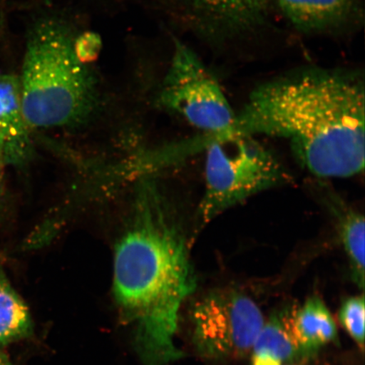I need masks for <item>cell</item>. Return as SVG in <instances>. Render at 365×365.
<instances>
[{"mask_svg":"<svg viewBox=\"0 0 365 365\" xmlns=\"http://www.w3.org/2000/svg\"><path fill=\"white\" fill-rule=\"evenodd\" d=\"M323 202L335 219L342 246L349 259L353 280L364 287V217L331 192L322 195Z\"/></svg>","mask_w":365,"mask_h":365,"instance_id":"obj_10","label":"cell"},{"mask_svg":"<svg viewBox=\"0 0 365 365\" xmlns=\"http://www.w3.org/2000/svg\"><path fill=\"white\" fill-rule=\"evenodd\" d=\"M205 192L200 227L251 196L289 182L290 175L254 135L230 134L205 141Z\"/></svg>","mask_w":365,"mask_h":365,"instance_id":"obj_4","label":"cell"},{"mask_svg":"<svg viewBox=\"0 0 365 365\" xmlns=\"http://www.w3.org/2000/svg\"><path fill=\"white\" fill-rule=\"evenodd\" d=\"M364 297H349L341 303L339 318L344 330L363 351L364 349Z\"/></svg>","mask_w":365,"mask_h":365,"instance_id":"obj_14","label":"cell"},{"mask_svg":"<svg viewBox=\"0 0 365 365\" xmlns=\"http://www.w3.org/2000/svg\"><path fill=\"white\" fill-rule=\"evenodd\" d=\"M132 210L114 249V298L143 364L168 365L182 356L175 339L182 304L195 289V273L156 187L143 185Z\"/></svg>","mask_w":365,"mask_h":365,"instance_id":"obj_2","label":"cell"},{"mask_svg":"<svg viewBox=\"0 0 365 365\" xmlns=\"http://www.w3.org/2000/svg\"><path fill=\"white\" fill-rule=\"evenodd\" d=\"M74 39L54 20L41 21L29 34L19 81L30 130L76 125L94 110L97 80L77 59Z\"/></svg>","mask_w":365,"mask_h":365,"instance_id":"obj_3","label":"cell"},{"mask_svg":"<svg viewBox=\"0 0 365 365\" xmlns=\"http://www.w3.org/2000/svg\"><path fill=\"white\" fill-rule=\"evenodd\" d=\"M198 10L217 25L244 29L262 16L267 0H193Z\"/></svg>","mask_w":365,"mask_h":365,"instance_id":"obj_13","label":"cell"},{"mask_svg":"<svg viewBox=\"0 0 365 365\" xmlns=\"http://www.w3.org/2000/svg\"><path fill=\"white\" fill-rule=\"evenodd\" d=\"M191 340L200 357L231 361L252 350L264 318L250 296L235 289L208 292L190 312Z\"/></svg>","mask_w":365,"mask_h":365,"instance_id":"obj_5","label":"cell"},{"mask_svg":"<svg viewBox=\"0 0 365 365\" xmlns=\"http://www.w3.org/2000/svg\"><path fill=\"white\" fill-rule=\"evenodd\" d=\"M159 101L208 136L230 129L236 113L218 81L192 49L175 41Z\"/></svg>","mask_w":365,"mask_h":365,"instance_id":"obj_6","label":"cell"},{"mask_svg":"<svg viewBox=\"0 0 365 365\" xmlns=\"http://www.w3.org/2000/svg\"><path fill=\"white\" fill-rule=\"evenodd\" d=\"M30 128L23 115L19 77L0 74V152L7 166L30 157Z\"/></svg>","mask_w":365,"mask_h":365,"instance_id":"obj_7","label":"cell"},{"mask_svg":"<svg viewBox=\"0 0 365 365\" xmlns=\"http://www.w3.org/2000/svg\"><path fill=\"white\" fill-rule=\"evenodd\" d=\"M284 16L297 29L319 31L348 20L358 0H277Z\"/></svg>","mask_w":365,"mask_h":365,"instance_id":"obj_9","label":"cell"},{"mask_svg":"<svg viewBox=\"0 0 365 365\" xmlns=\"http://www.w3.org/2000/svg\"><path fill=\"white\" fill-rule=\"evenodd\" d=\"M254 356H262L282 364L305 360L292 335L287 308L264 321L252 348Z\"/></svg>","mask_w":365,"mask_h":365,"instance_id":"obj_11","label":"cell"},{"mask_svg":"<svg viewBox=\"0 0 365 365\" xmlns=\"http://www.w3.org/2000/svg\"><path fill=\"white\" fill-rule=\"evenodd\" d=\"M287 319L304 359L312 358L323 346L337 340L335 319L318 296L310 297L301 307L287 308Z\"/></svg>","mask_w":365,"mask_h":365,"instance_id":"obj_8","label":"cell"},{"mask_svg":"<svg viewBox=\"0 0 365 365\" xmlns=\"http://www.w3.org/2000/svg\"><path fill=\"white\" fill-rule=\"evenodd\" d=\"M29 307L0 267V345H8L33 334Z\"/></svg>","mask_w":365,"mask_h":365,"instance_id":"obj_12","label":"cell"},{"mask_svg":"<svg viewBox=\"0 0 365 365\" xmlns=\"http://www.w3.org/2000/svg\"><path fill=\"white\" fill-rule=\"evenodd\" d=\"M6 167H7V164L6 161H4L1 152H0V197H1L4 168H6Z\"/></svg>","mask_w":365,"mask_h":365,"instance_id":"obj_16","label":"cell"},{"mask_svg":"<svg viewBox=\"0 0 365 365\" xmlns=\"http://www.w3.org/2000/svg\"><path fill=\"white\" fill-rule=\"evenodd\" d=\"M0 365H14L11 359L2 351H0Z\"/></svg>","mask_w":365,"mask_h":365,"instance_id":"obj_17","label":"cell"},{"mask_svg":"<svg viewBox=\"0 0 365 365\" xmlns=\"http://www.w3.org/2000/svg\"><path fill=\"white\" fill-rule=\"evenodd\" d=\"M364 130L363 82L316 71L259 86L234 124L217 136L282 137L314 175L346 178L364 171Z\"/></svg>","mask_w":365,"mask_h":365,"instance_id":"obj_1","label":"cell"},{"mask_svg":"<svg viewBox=\"0 0 365 365\" xmlns=\"http://www.w3.org/2000/svg\"><path fill=\"white\" fill-rule=\"evenodd\" d=\"M74 52L77 59L85 66L95 62L102 51L101 36L94 31H86L74 39Z\"/></svg>","mask_w":365,"mask_h":365,"instance_id":"obj_15","label":"cell"}]
</instances>
